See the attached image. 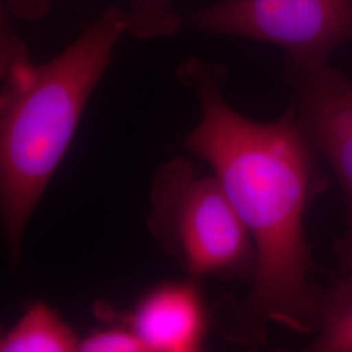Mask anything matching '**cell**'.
I'll use <instances>...</instances> for the list:
<instances>
[{
    "label": "cell",
    "instance_id": "6da1fadb",
    "mask_svg": "<svg viewBox=\"0 0 352 352\" xmlns=\"http://www.w3.org/2000/svg\"><path fill=\"white\" fill-rule=\"evenodd\" d=\"M176 75L197 97L201 119L186 139L192 154L213 168L251 234L256 266L244 300L223 298L217 324L227 340L260 346L274 324L315 336L322 289L305 236L309 205L327 179L292 104L273 122L238 113L223 96L226 69L190 56Z\"/></svg>",
    "mask_w": 352,
    "mask_h": 352
},
{
    "label": "cell",
    "instance_id": "7a4b0ae2",
    "mask_svg": "<svg viewBox=\"0 0 352 352\" xmlns=\"http://www.w3.org/2000/svg\"><path fill=\"white\" fill-rule=\"evenodd\" d=\"M0 204L13 258L30 215L62 164L89 100L126 34V11L113 4L62 52L33 65L8 19L1 21Z\"/></svg>",
    "mask_w": 352,
    "mask_h": 352
},
{
    "label": "cell",
    "instance_id": "3957f363",
    "mask_svg": "<svg viewBox=\"0 0 352 352\" xmlns=\"http://www.w3.org/2000/svg\"><path fill=\"white\" fill-rule=\"evenodd\" d=\"M151 234L192 278L250 279L251 234L217 176H200L184 158L162 164L151 193Z\"/></svg>",
    "mask_w": 352,
    "mask_h": 352
},
{
    "label": "cell",
    "instance_id": "277c9868",
    "mask_svg": "<svg viewBox=\"0 0 352 352\" xmlns=\"http://www.w3.org/2000/svg\"><path fill=\"white\" fill-rule=\"evenodd\" d=\"M186 24L204 34L276 45L286 65L316 67L352 42V0H219L189 12Z\"/></svg>",
    "mask_w": 352,
    "mask_h": 352
},
{
    "label": "cell",
    "instance_id": "5b68a950",
    "mask_svg": "<svg viewBox=\"0 0 352 352\" xmlns=\"http://www.w3.org/2000/svg\"><path fill=\"white\" fill-rule=\"evenodd\" d=\"M298 124L337 176L346 201V227L334 243L338 272L352 273V81L329 63L289 67Z\"/></svg>",
    "mask_w": 352,
    "mask_h": 352
},
{
    "label": "cell",
    "instance_id": "8992f818",
    "mask_svg": "<svg viewBox=\"0 0 352 352\" xmlns=\"http://www.w3.org/2000/svg\"><path fill=\"white\" fill-rule=\"evenodd\" d=\"M123 317L149 351H199L206 338V307L195 280L154 287Z\"/></svg>",
    "mask_w": 352,
    "mask_h": 352
},
{
    "label": "cell",
    "instance_id": "52a82bcc",
    "mask_svg": "<svg viewBox=\"0 0 352 352\" xmlns=\"http://www.w3.org/2000/svg\"><path fill=\"white\" fill-rule=\"evenodd\" d=\"M80 338L62 316L45 302L32 304L0 340L1 352L78 351Z\"/></svg>",
    "mask_w": 352,
    "mask_h": 352
},
{
    "label": "cell",
    "instance_id": "ba28073f",
    "mask_svg": "<svg viewBox=\"0 0 352 352\" xmlns=\"http://www.w3.org/2000/svg\"><path fill=\"white\" fill-rule=\"evenodd\" d=\"M307 351L352 352V273L322 289L318 327Z\"/></svg>",
    "mask_w": 352,
    "mask_h": 352
},
{
    "label": "cell",
    "instance_id": "9c48e42d",
    "mask_svg": "<svg viewBox=\"0 0 352 352\" xmlns=\"http://www.w3.org/2000/svg\"><path fill=\"white\" fill-rule=\"evenodd\" d=\"M126 21V34L139 41L173 36L184 23L176 0H132Z\"/></svg>",
    "mask_w": 352,
    "mask_h": 352
},
{
    "label": "cell",
    "instance_id": "30bf717a",
    "mask_svg": "<svg viewBox=\"0 0 352 352\" xmlns=\"http://www.w3.org/2000/svg\"><path fill=\"white\" fill-rule=\"evenodd\" d=\"M78 351L81 352H146L145 342L129 327L122 316L120 327L98 329L80 340Z\"/></svg>",
    "mask_w": 352,
    "mask_h": 352
},
{
    "label": "cell",
    "instance_id": "8fae6325",
    "mask_svg": "<svg viewBox=\"0 0 352 352\" xmlns=\"http://www.w3.org/2000/svg\"><path fill=\"white\" fill-rule=\"evenodd\" d=\"M6 10L8 14L20 19L36 20L42 17L50 8V0H6Z\"/></svg>",
    "mask_w": 352,
    "mask_h": 352
}]
</instances>
